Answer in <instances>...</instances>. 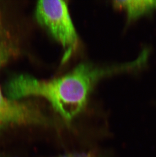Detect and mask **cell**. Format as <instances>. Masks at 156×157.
Instances as JSON below:
<instances>
[{
	"mask_svg": "<svg viewBox=\"0 0 156 157\" xmlns=\"http://www.w3.org/2000/svg\"><path fill=\"white\" fill-rule=\"evenodd\" d=\"M118 71L117 67L99 68L82 64L65 75L52 80H41L20 74L7 82L3 91L7 98L14 100L32 96L44 98L63 118L71 120L84 108L96 82Z\"/></svg>",
	"mask_w": 156,
	"mask_h": 157,
	"instance_id": "6da1fadb",
	"label": "cell"
},
{
	"mask_svg": "<svg viewBox=\"0 0 156 157\" xmlns=\"http://www.w3.org/2000/svg\"><path fill=\"white\" fill-rule=\"evenodd\" d=\"M13 37L6 27L0 9V70L17 53ZM41 114L27 101L7 98L0 86V128L41 122Z\"/></svg>",
	"mask_w": 156,
	"mask_h": 157,
	"instance_id": "7a4b0ae2",
	"label": "cell"
},
{
	"mask_svg": "<svg viewBox=\"0 0 156 157\" xmlns=\"http://www.w3.org/2000/svg\"><path fill=\"white\" fill-rule=\"evenodd\" d=\"M35 15L39 24L62 45L65 51L62 61H66L75 50L78 38L65 2L40 1Z\"/></svg>",
	"mask_w": 156,
	"mask_h": 157,
	"instance_id": "3957f363",
	"label": "cell"
},
{
	"mask_svg": "<svg viewBox=\"0 0 156 157\" xmlns=\"http://www.w3.org/2000/svg\"><path fill=\"white\" fill-rule=\"evenodd\" d=\"M115 7L122 9L126 12L128 20H133L156 7V1L126 0L113 2Z\"/></svg>",
	"mask_w": 156,
	"mask_h": 157,
	"instance_id": "277c9868",
	"label": "cell"
},
{
	"mask_svg": "<svg viewBox=\"0 0 156 157\" xmlns=\"http://www.w3.org/2000/svg\"><path fill=\"white\" fill-rule=\"evenodd\" d=\"M61 157H91L90 156L84 154H73L69 155L66 156H62Z\"/></svg>",
	"mask_w": 156,
	"mask_h": 157,
	"instance_id": "5b68a950",
	"label": "cell"
}]
</instances>
